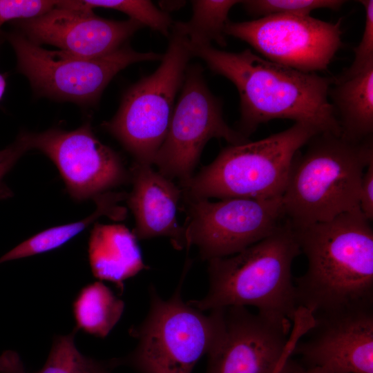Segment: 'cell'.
Returning a JSON list of instances; mask_svg holds the SVG:
<instances>
[{
  "label": "cell",
  "instance_id": "1",
  "mask_svg": "<svg viewBox=\"0 0 373 373\" xmlns=\"http://www.w3.org/2000/svg\"><path fill=\"white\" fill-rule=\"evenodd\" d=\"M189 46L193 56L203 59L211 70L235 85L240 104L237 131L245 137L260 124L277 119L341 135L328 98L332 78L269 61L250 49L233 52L211 44Z\"/></svg>",
  "mask_w": 373,
  "mask_h": 373
},
{
  "label": "cell",
  "instance_id": "2",
  "mask_svg": "<svg viewBox=\"0 0 373 373\" xmlns=\"http://www.w3.org/2000/svg\"><path fill=\"white\" fill-rule=\"evenodd\" d=\"M293 228L307 260L294 281L298 309L312 316L373 307V229L360 209Z\"/></svg>",
  "mask_w": 373,
  "mask_h": 373
},
{
  "label": "cell",
  "instance_id": "3",
  "mask_svg": "<svg viewBox=\"0 0 373 373\" xmlns=\"http://www.w3.org/2000/svg\"><path fill=\"white\" fill-rule=\"evenodd\" d=\"M300 253L295 231L285 219L263 240L209 260V290L188 303L202 312L252 306L259 314L291 325L298 310L291 268Z\"/></svg>",
  "mask_w": 373,
  "mask_h": 373
},
{
  "label": "cell",
  "instance_id": "4",
  "mask_svg": "<svg viewBox=\"0 0 373 373\" xmlns=\"http://www.w3.org/2000/svg\"><path fill=\"white\" fill-rule=\"evenodd\" d=\"M291 162L282 202L294 228L329 221L360 209L363 174L373 161L372 139L349 140L331 132L312 137Z\"/></svg>",
  "mask_w": 373,
  "mask_h": 373
},
{
  "label": "cell",
  "instance_id": "5",
  "mask_svg": "<svg viewBox=\"0 0 373 373\" xmlns=\"http://www.w3.org/2000/svg\"><path fill=\"white\" fill-rule=\"evenodd\" d=\"M188 270L186 264L167 300L150 286L147 315L129 330L137 346L125 358L113 360L110 366L128 365L140 373H191L200 358L218 343L225 329L224 308L205 314L183 300L182 288Z\"/></svg>",
  "mask_w": 373,
  "mask_h": 373
},
{
  "label": "cell",
  "instance_id": "6",
  "mask_svg": "<svg viewBox=\"0 0 373 373\" xmlns=\"http://www.w3.org/2000/svg\"><path fill=\"white\" fill-rule=\"evenodd\" d=\"M319 132L305 124L255 142L229 145L209 164L179 185L189 199L282 197L296 153Z\"/></svg>",
  "mask_w": 373,
  "mask_h": 373
},
{
  "label": "cell",
  "instance_id": "7",
  "mask_svg": "<svg viewBox=\"0 0 373 373\" xmlns=\"http://www.w3.org/2000/svg\"><path fill=\"white\" fill-rule=\"evenodd\" d=\"M192 56L186 38L172 30L160 66L132 85L114 117L102 124L135 163L153 164L166 136L175 99Z\"/></svg>",
  "mask_w": 373,
  "mask_h": 373
},
{
  "label": "cell",
  "instance_id": "8",
  "mask_svg": "<svg viewBox=\"0 0 373 373\" xmlns=\"http://www.w3.org/2000/svg\"><path fill=\"white\" fill-rule=\"evenodd\" d=\"M8 38L18 70L37 94L79 104L96 102L114 76L128 66L162 58L160 54L137 52L126 44L104 56L85 58L45 49L21 33Z\"/></svg>",
  "mask_w": 373,
  "mask_h": 373
},
{
  "label": "cell",
  "instance_id": "9",
  "mask_svg": "<svg viewBox=\"0 0 373 373\" xmlns=\"http://www.w3.org/2000/svg\"><path fill=\"white\" fill-rule=\"evenodd\" d=\"M181 199L186 215L185 248L196 247L207 261L234 255L263 240L285 219L282 197Z\"/></svg>",
  "mask_w": 373,
  "mask_h": 373
},
{
  "label": "cell",
  "instance_id": "10",
  "mask_svg": "<svg viewBox=\"0 0 373 373\" xmlns=\"http://www.w3.org/2000/svg\"><path fill=\"white\" fill-rule=\"evenodd\" d=\"M181 91L153 162L160 173L170 180L177 178L179 185L193 175L211 139L222 138L231 145L249 141L224 121L222 102L209 89L200 66L187 68Z\"/></svg>",
  "mask_w": 373,
  "mask_h": 373
},
{
  "label": "cell",
  "instance_id": "11",
  "mask_svg": "<svg viewBox=\"0 0 373 373\" xmlns=\"http://www.w3.org/2000/svg\"><path fill=\"white\" fill-rule=\"evenodd\" d=\"M224 34L247 43L269 61L306 73L326 70L342 46L341 20L330 23L311 16L228 21Z\"/></svg>",
  "mask_w": 373,
  "mask_h": 373
},
{
  "label": "cell",
  "instance_id": "12",
  "mask_svg": "<svg viewBox=\"0 0 373 373\" xmlns=\"http://www.w3.org/2000/svg\"><path fill=\"white\" fill-rule=\"evenodd\" d=\"M26 133L29 149L51 160L75 200L95 199L131 180L119 154L96 137L89 123L69 131Z\"/></svg>",
  "mask_w": 373,
  "mask_h": 373
},
{
  "label": "cell",
  "instance_id": "13",
  "mask_svg": "<svg viewBox=\"0 0 373 373\" xmlns=\"http://www.w3.org/2000/svg\"><path fill=\"white\" fill-rule=\"evenodd\" d=\"M223 335L208 355L206 373H276L291 355V325L245 307L224 308Z\"/></svg>",
  "mask_w": 373,
  "mask_h": 373
},
{
  "label": "cell",
  "instance_id": "14",
  "mask_svg": "<svg viewBox=\"0 0 373 373\" xmlns=\"http://www.w3.org/2000/svg\"><path fill=\"white\" fill-rule=\"evenodd\" d=\"M311 318L308 336L294 343L291 354L331 373H373V307L320 313Z\"/></svg>",
  "mask_w": 373,
  "mask_h": 373
},
{
  "label": "cell",
  "instance_id": "15",
  "mask_svg": "<svg viewBox=\"0 0 373 373\" xmlns=\"http://www.w3.org/2000/svg\"><path fill=\"white\" fill-rule=\"evenodd\" d=\"M21 34L31 41L50 44L73 55L95 58L114 52L143 26L133 19L116 21L93 10L56 6L37 17L18 20Z\"/></svg>",
  "mask_w": 373,
  "mask_h": 373
},
{
  "label": "cell",
  "instance_id": "16",
  "mask_svg": "<svg viewBox=\"0 0 373 373\" xmlns=\"http://www.w3.org/2000/svg\"><path fill=\"white\" fill-rule=\"evenodd\" d=\"M129 171L133 186L126 199L135 218L136 238L167 237L175 249L185 248L184 229L176 218L180 187L151 165L134 162Z\"/></svg>",
  "mask_w": 373,
  "mask_h": 373
},
{
  "label": "cell",
  "instance_id": "17",
  "mask_svg": "<svg viewBox=\"0 0 373 373\" xmlns=\"http://www.w3.org/2000/svg\"><path fill=\"white\" fill-rule=\"evenodd\" d=\"M137 238L123 224L95 223L88 240V260L93 276L114 283L122 292L124 281L147 269Z\"/></svg>",
  "mask_w": 373,
  "mask_h": 373
},
{
  "label": "cell",
  "instance_id": "18",
  "mask_svg": "<svg viewBox=\"0 0 373 373\" xmlns=\"http://www.w3.org/2000/svg\"><path fill=\"white\" fill-rule=\"evenodd\" d=\"M332 79L328 98L341 135L353 142L372 139L373 64L352 77Z\"/></svg>",
  "mask_w": 373,
  "mask_h": 373
},
{
  "label": "cell",
  "instance_id": "19",
  "mask_svg": "<svg viewBox=\"0 0 373 373\" xmlns=\"http://www.w3.org/2000/svg\"><path fill=\"white\" fill-rule=\"evenodd\" d=\"M124 309V301L102 281L89 284L81 289L73 303L75 329L105 338L119 321Z\"/></svg>",
  "mask_w": 373,
  "mask_h": 373
},
{
  "label": "cell",
  "instance_id": "20",
  "mask_svg": "<svg viewBox=\"0 0 373 373\" xmlns=\"http://www.w3.org/2000/svg\"><path fill=\"white\" fill-rule=\"evenodd\" d=\"M241 1H192L193 14L186 22L173 23L171 30L186 38L191 46L211 45L216 41L225 46L224 28L231 8Z\"/></svg>",
  "mask_w": 373,
  "mask_h": 373
},
{
  "label": "cell",
  "instance_id": "21",
  "mask_svg": "<svg viewBox=\"0 0 373 373\" xmlns=\"http://www.w3.org/2000/svg\"><path fill=\"white\" fill-rule=\"evenodd\" d=\"M57 6L93 10L102 8L124 12L129 19L148 26L164 36H170L173 21L169 15L150 1L144 0H78L57 1Z\"/></svg>",
  "mask_w": 373,
  "mask_h": 373
},
{
  "label": "cell",
  "instance_id": "22",
  "mask_svg": "<svg viewBox=\"0 0 373 373\" xmlns=\"http://www.w3.org/2000/svg\"><path fill=\"white\" fill-rule=\"evenodd\" d=\"M76 332L74 329L55 338L46 363L36 373H90L96 360L78 350L75 343Z\"/></svg>",
  "mask_w": 373,
  "mask_h": 373
},
{
  "label": "cell",
  "instance_id": "23",
  "mask_svg": "<svg viewBox=\"0 0 373 373\" xmlns=\"http://www.w3.org/2000/svg\"><path fill=\"white\" fill-rule=\"evenodd\" d=\"M345 2L342 0H248L240 3L250 15L264 17L272 15L310 16L313 10L318 9L337 10Z\"/></svg>",
  "mask_w": 373,
  "mask_h": 373
},
{
  "label": "cell",
  "instance_id": "24",
  "mask_svg": "<svg viewBox=\"0 0 373 373\" xmlns=\"http://www.w3.org/2000/svg\"><path fill=\"white\" fill-rule=\"evenodd\" d=\"M365 10V26L359 44L354 48V59L352 64L338 77H352L373 64V1L361 0Z\"/></svg>",
  "mask_w": 373,
  "mask_h": 373
},
{
  "label": "cell",
  "instance_id": "25",
  "mask_svg": "<svg viewBox=\"0 0 373 373\" xmlns=\"http://www.w3.org/2000/svg\"><path fill=\"white\" fill-rule=\"evenodd\" d=\"M52 0H0V28L6 22L39 17L56 5Z\"/></svg>",
  "mask_w": 373,
  "mask_h": 373
},
{
  "label": "cell",
  "instance_id": "26",
  "mask_svg": "<svg viewBox=\"0 0 373 373\" xmlns=\"http://www.w3.org/2000/svg\"><path fill=\"white\" fill-rule=\"evenodd\" d=\"M359 207L370 221L373 219V161L365 169L360 184Z\"/></svg>",
  "mask_w": 373,
  "mask_h": 373
},
{
  "label": "cell",
  "instance_id": "27",
  "mask_svg": "<svg viewBox=\"0 0 373 373\" xmlns=\"http://www.w3.org/2000/svg\"><path fill=\"white\" fill-rule=\"evenodd\" d=\"M28 150L25 133L20 134L12 144L3 149L0 156V182L19 158Z\"/></svg>",
  "mask_w": 373,
  "mask_h": 373
},
{
  "label": "cell",
  "instance_id": "28",
  "mask_svg": "<svg viewBox=\"0 0 373 373\" xmlns=\"http://www.w3.org/2000/svg\"><path fill=\"white\" fill-rule=\"evenodd\" d=\"M0 373H28L17 352L6 350L0 355Z\"/></svg>",
  "mask_w": 373,
  "mask_h": 373
},
{
  "label": "cell",
  "instance_id": "29",
  "mask_svg": "<svg viewBox=\"0 0 373 373\" xmlns=\"http://www.w3.org/2000/svg\"><path fill=\"white\" fill-rule=\"evenodd\" d=\"M276 373H331L330 372L316 367H309L303 363H300L289 356Z\"/></svg>",
  "mask_w": 373,
  "mask_h": 373
},
{
  "label": "cell",
  "instance_id": "30",
  "mask_svg": "<svg viewBox=\"0 0 373 373\" xmlns=\"http://www.w3.org/2000/svg\"><path fill=\"white\" fill-rule=\"evenodd\" d=\"M90 373H110L108 366L96 360Z\"/></svg>",
  "mask_w": 373,
  "mask_h": 373
},
{
  "label": "cell",
  "instance_id": "31",
  "mask_svg": "<svg viewBox=\"0 0 373 373\" xmlns=\"http://www.w3.org/2000/svg\"><path fill=\"white\" fill-rule=\"evenodd\" d=\"M5 88H6L5 78L3 75H2V74L0 73V99L2 97L3 95Z\"/></svg>",
  "mask_w": 373,
  "mask_h": 373
},
{
  "label": "cell",
  "instance_id": "32",
  "mask_svg": "<svg viewBox=\"0 0 373 373\" xmlns=\"http://www.w3.org/2000/svg\"><path fill=\"white\" fill-rule=\"evenodd\" d=\"M2 153H3V150L0 151V156L1 155Z\"/></svg>",
  "mask_w": 373,
  "mask_h": 373
}]
</instances>
